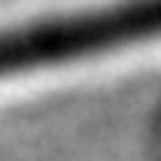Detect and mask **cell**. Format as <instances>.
<instances>
[{
  "label": "cell",
  "mask_w": 161,
  "mask_h": 161,
  "mask_svg": "<svg viewBox=\"0 0 161 161\" xmlns=\"http://www.w3.org/2000/svg\"><path fill=\"white\" fill-rule=\"evenodd\" d=\"M154 30H161V0H138L128 7L74 17L64 24L30 30V34L0 37V70H20L34 64H47V60L77 57V54L121 44L131 37H144Z\"/></svg>",
  "instance_id": "obj_1"
}]
</instances>
